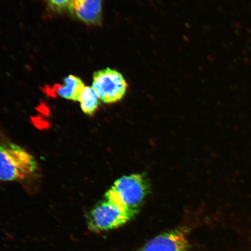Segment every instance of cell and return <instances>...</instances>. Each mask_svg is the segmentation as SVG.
Wrapping results in <instances>:
<instances>
[{"label": "cell", "instance_id": "obj_3", "mask_svg": "<svg viewBox=\"0 0 251 251\" xmlns=\"http://www.w3.org/2000/svg\"><path fill=\"white\" fill-rule=\"evenodd\" d=\"M136 214L106 200L97 204L90 212L88 227L97 233L113 230L129 222Z\"/></svg>", "mask_w": 251, "mask_h": 251}, {"label": "cell", "instance_id": "obj_9", "mask_svg": "<svg viewBox=\"0 0 251 251\" xmlns=\"http://www.w3.org/2000/svg\"><path fill=\"white\" fill-rule=\"evenodd\" d=\"M50 4L56 10L61 11L63 9L70 8L72 0H49Z\"/></svg>", "mask_w": 251, "mask_h": 251}, {"label": "cell", "instance_id": "obj_8", "mask_svg": "<svg viewBox=\"0 0 251 251\" xmlns=\"http://www.w3.org/2000/svg\"><path fill=\"white\" fill-rule=\"evenodd\" d=\"M100 100L98 94L93 87L84 86L78 101L80 102L81 108L84 114L92 115L98 109Z\"/></svg>", "mask_w": 251, "mask_h": 251}, {"label": "cell", "instance_id": "obj_6", "mask_svg": "<svg viewBox=\"0 0 251 251\" xmlns=\"http://www.w3.org/2000/svg\"><path fill=\"white\" fill-rule=\"evenodd\" d=\"M72 13L84 23L98 25L102 19V0H72Z\"/></svg>", "mask_w": 251, "mask_h": 251}, {"label": "cell", "instance_id": "obj_1", "mask_svg": "<svg viewBox=\"0 0 251 251\" xmlns=\"http://www.w3.org/2000/svg\"><path fill=\"white\" fill-rule=\"evenodd\" d=\"M34 157L23 147L12 143H0V181H21L35 174Z\"/></svg>", "mask_w": 251, "mask_h": 251}, {"label": "cell", "instance_id": "obj_5", "mask_svg": "<svg viewBox=\"0 0 251 251\" xmlns=\"http://www.w3.org/2000/svg\"><path fill=\"white\" fill-rule=\"evenodd\" d=\"M142 251H191V249L186 233L175 229L153 238Z\"/></svg>", "mask_w": 251, "mask_h": 251}, {"label": "cell", "instance_id": "obj_4", "mask_svg": "<svg viewBox=\"0 0 251 251\" xmlns=\"http://www.w3.org/2000/svg\"><path fill=\"white\" fill-rule=\"evenodd\" d=\"M92 87L101 101L112 103L123 98L126 92L127 84L121 73L106 68L94 74Z\"/></svg>", "mask_w": 251, "mask_h": 251}, {"label": "cell", "instance_id": "obj_7", "mask_svg": "<svg viewBox=\"0 0 251 251\" xmlns=\"http://www.w3.org/2000/svg\"><path fill=\"white\" fill-rule=\"evenodd\" d=\"M84 84L79 77L70 75L65 78L63 85H55L53 90L56 95L67 100L78 101Z\"/></svg>", "mask_w": 251, "mask_h": 251}, {"label": "cell", "instance_id": "obj_2", "mask_svg": "<svg viewBox=\"0 0 251 251\" xmlns=\"http://www.w3.org/2000/svg\"><path fill=\"white\" fill-rule=\"evenodd\" d=\"M149 191L148 181L144 176L133 174L115 181L105 197L122 208L137 213Z\"/></svg>", "mask_w": 251, "mask_h": 251}]
</instances>
